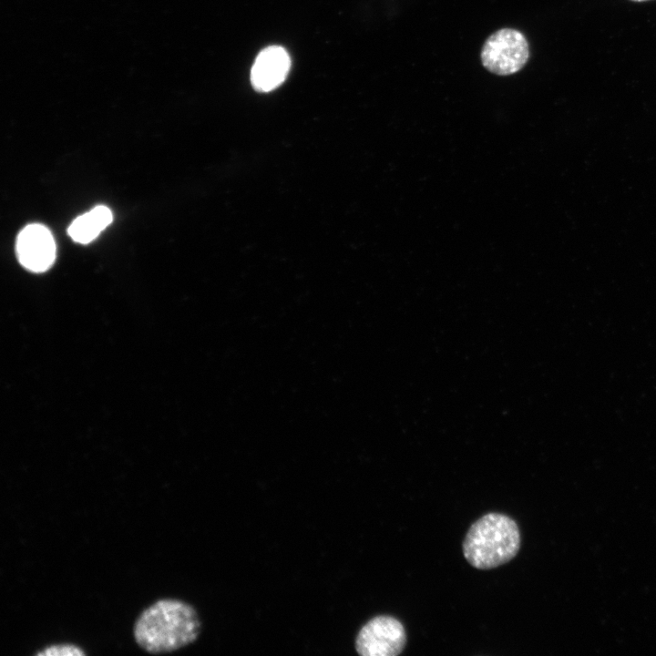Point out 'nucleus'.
I'll return each mask as SVG.
<instances>
[{
  "label": "nucleus",
  "mask_w": 656,
  "mask_h": 656,
  "mask_svg": "<svg viewBox=\"0 0 656 656\" xmlns=\"http://www.w3.org/2000/svg\"><path fill=\"white\" fill-rule=\"evenodd\" d=\"M201 622L195 608L179 600L160 599L145 608L133 625L136 643L151 654L178 651L195 641Z\"/></svg>",
  "instance_id": "1"
},
{
  "label": "nucleus",
  "mask_w": 656,
  "mask_h": 656,
  "mask_svg": "<svg viewBox=\"0 0 656 656\" xmlns=\"http://www.w3.org/2000/svg\"><path fill=\"white\" fill-rule=\"evenodd\" d=\"M520 533L514 519L488 513L474 522L463 541V554L476 569H489L510 561L518 552Z\"/></svg>",
  "instance_id": "2"
},
{
  "label": "nucleus",
  "mask_w": 656,
  "mask_h": 656,
  "mask_svg": "<svg viewBox=\"0 0 656 656\" xmlns=\"http://www.w3.org/2000/svg\"><path fill=\"white\" fill-rule=\"evenodd\" d=\"M481 62L489 72L508 76L521 70L529 58L525 36L514 28H501L491 34L481 49Z\"/></svg>",
  "instance_id": "3"
},
{
  "label": "nucleus",
  "mask_w": 656,
  "mask_h": 656,
  "mask_svg": "<svg viewBox=\"0 0 656 656\" xmlns=\"http://www.w3.org/2000/svg\"><path fill=\"white\" fill-rule=\"evenodd\" d=\"M406 644L403 624L389 615H379L368 620L355 639V650L362 656H396Z\"/></svg>",
  "instance_id": "4"
},
{
  "label": "nucleus",
  "mask_w": 656,
  "mask_h": 656,
  "mask_svg": "<svg viewBox=\"0 0 656 656\" xmlns=\"http://www.w3.org/2000/svg\"><path fill=\"white\" fill-rule=\"evenodd\" d=\"M16 251L20 263L29 271L42 272L53 264L56 244L50 231L41 224L25 227L17 237Z\"/></svg>",
  "instance_id": "5"
},
{
  "label": "nucleus",
  "mask_w": 656,
  "mask_h": 656,
  "mask_svg": "<svg viewBox=\"0 0 656 656\" xmlns=\"http://www.w3.org/2000/svg\"><path fill=\"white\" fill-rule=\"evenodd\" d=\"M291 67L287 51L278 46H268L257 56L251 71L252 87L261 92H269L279 87L286 78Z\"/></svg>",
  "instance_id": "6"
},
{
  "label": "nucleus",
  "mask_w": 656,
  "mask_h": 656,
  "mask_svg": "<svg viewBox=\"0 0 656 656\" xmlns=\"http://www.w3.org/2000/svg\"><path fill=\"white\" fill-rule=\"evenodd\" d=\"M112 219L110 210L99 205L75 219L67 231L75 241L86 244L96 239Z\"/></svg>",
  "instance_id": "7"
},
{
  "label": "nucleus",
  "mask_w": 656,
  "mask_h": 656,
  "mask_svg": "<svg viewBox=\"0 0 656 656\" xmlns=\"http://www.w3.org/2000/svg\"><path fill=\"white\" fill-rule=\"evenodd\" d=\"M87 652L84 649L75 643H54L45 646L36 651V656H84Z\"/></svg>",
  "instance_id": "8"
},
{
  "label": "nucleus",
  "mask_w": 656,
  "mask_h": 656,
  "mask_svg": "<svg viewBox=\"0 0 656 656\" xmlns=\"http://www.w3.org/2000/svg\"><path fill=\"white\" fill-rule=\"evenodd\" d=\"M630 1H633V2H644V1H649V0H630Z\"/></svg>",
  "instance_id": "9"
}]
</instances>
